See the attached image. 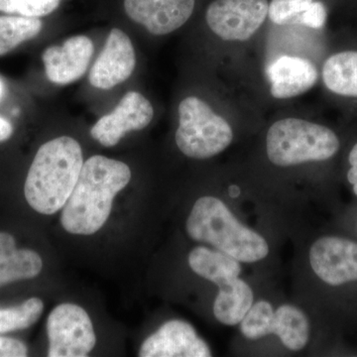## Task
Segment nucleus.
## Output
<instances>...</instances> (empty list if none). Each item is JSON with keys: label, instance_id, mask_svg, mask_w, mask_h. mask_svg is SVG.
Instances as JSON below:
<instances>
[{"label": "nucleus", "instance_id": "2eb2a0df", "mask_svg": "<svg viewBox=\"0 0 357 357\" xmlns=\"http://www.w3.org/2000/svg\"><path fill=\"white\" fill-rule=\"evenodd\" d=\"M43 268L41 256L30 249H18L11 234L0 232V287L38 276Z\"/></svg>", "mask_w": 357, "mask_h": 357}, {"label": "nucleus", "instance_id": "393cba45", "mask_svg": "<svg viewBox=\"0 0 357 357\" xmlns=\"http://www.w3.org/2000/svg\"><path fill=\"white\" fill-rule=\"evenodd\" d=\"M356 231H357V217H356Z\"/></svg>", "mask_w": 357, "mask_h": 357}, {"label": "nucleus", "instance_id": "7ed1b4c3", "mask_svg": "<svg viewBox=\"0 0 357 357\" xmlns=\"http://www.w3.org/2000/svg\"><path fill=\"white\" fill-rule=\"evenodd\" d=\"M130 180V168L123 162L102 155L86 160L63 208V229L79 236L98 232L109 217L115 196Z\"/></svg>", "mask_w": 357, "mask_h": 357}, {"label": "nucleus", "instance_id": "f8f14e48", "mask_svg": "<svg viewBox=\"0 0 357 357\" xmlns=\"http://www.w3.org/2000/svg\"><path fill=\"white\" fill-rule=\"evenodd\" d=\"M196 0H124V9L134 22L156 36L170 34L191 18Z\"/></svg>", "mask_w": 357, "mask_h": 357}, {"label": "nucleus", "instance_id": "aec40b11", "mask_svg": "<svg viewBox=\"0 0 357 357\" xmlns=\"http://www.w3.org/2000/svg\"><path fill=\"white\" fill-rule=\"evenodd\" d=\"M312 0H272L268 7L270 20L277 25H299L302 14Z\"/></svg>", "mask_w": 357, "mask_h": 357}, {"label": "nucleus", "instance_id": "9b49d317", "mask_svg": "<svg viewBox=\"0 0 357 357\" xmlns=\"http://www.w3.org/2000/svg\"><path fill=\"white\" fill-rule=\"evenodd\" d=\"M135 65L132 42L126 33L114 28L89 72V83L100 89L114 88L132 75Z\"/></svg>", "mask_w": 357, "mask_h": 357}, {"label": "nucleus", "instance_id": "a878e982", "mask_svg": "<svg viewBox=\"0 0 357 357\" xmlns=\"http://www.w3.org/2000/svg\"><path fill=\"white\" fill-rule=\"evenodd\" d=\"M0 93H1V86H0Z\"/></svg>", "mask_w": 357, "mask_h": 357}, {"label": "nucleus", "instance_id": "b1692460", "mask_svg": "<svg viewBox=\"0 0 357 357\" xmlns=\"http://www.w3.org/2000/svg\"><path fill=\"white\" fill-rule=\"evenodd\" d=\"M13 126L10 121L0 116V142L9 139L13 134Z\"/></svg>", "mask_w": 357, "mask_h": 357}, {"label": "nucleus", "instance_id": "a211bd4d", "mask_svg": "<svg viewBox=\"0 0 357 357\" xmlns=\"http://www.w3.org/2000/svg\"><path fill=\"white\" fill-rule=\"evenodd\" d=\"M43 310V302L38 298L26 300L17 307H0V333L30 328L38 321Z\"/></svg>", "mask_w": 357, "mask_h": 357}, {"label": "nucleus", "instance_id": "ddd939ff", "mask_svg": "<svg viewBox=\"0 0 357 357\" xmlns=\"http://www.w3.org/2000/svg\"><path fill=\"white\" fill-rule=\"evenodd\" d=\"M93 41L84 35L70 37L62 46H51L42 54L45 73L53 84L66 86L86 74L93 54Z\"/></svg>", "mask_w": 357, "mask_h": 357}, {"label": "nucleus", "instance_id": "5701e85b", "mask_svg": "<svg viewBox=\"0 0 357 357\" xmlns=\"http://www.w3.org/2000/svg\"><path fill=\"white\" fill-rule=\"evenodd\" d=\"M349 168L347 170V182L351 185L352 192L357 197V143L351 148L349 154Z\"/></svg>", "mask_w": 357, "mask_h": 357}, {"label": "nucleus", "instance_id": "423d86ee", "mask_svg": "<svg viewBox=\"0 0 357 357\" xmlns=\"http://www.w3.org/2000/svg\"><path fill=\"white\" fill-rule=\"evenodd\" d=\"M234 141L229 122L215 114L208 103L189 96L178 105L176 145L189 158L206 160L218 156Z\"/></svg>", "mask_w": 357, "mask_h": 357}, {"label": "nucleus", "instance_id": "f257e3e1", "mask_svg": "<svg viewBox=\"0 0 357 357\" xmlns=\"http://www.w3.org/2000/svg\"><path fill=\"white\" fill-rule=\"evenodd\" d=\"M188 237L241 262L258 288L278 285L283 243L245 203L236 184L192 203L185 218Z\"/></svg>", "mask_w": 357, "mask_h": 357}, {"label": "nucleus", "instance_id": "39448f33", "mask_svg": "<svg viewBox=\"0 0 357 357\" xmlns=\"http://www.w3.org/2000/svg\"><path fill=\"white\" fill-rule=\"evenodd\" d=\"M340 140L332 129L298 119L274 122L266 134L265 154L270 165L295 169L333 159Z\"/></svg>", "mask_w": 357, "mask_h": 357}, {"label": "nucleus", "instance_id": "dca6fc26", "mask_svg": "<svg viewBox=\"0 0 357 357\" xmlns=\"http://www.w3.org/2000/svg\"><path fill=\"white\" fill-rule=\"evenodd\" d=\"M328 91L337 96L357 98V51H342L331 56L323 68Z\"/></svg>", "mask_w": 357, "mask_h": 357}, {"label": "nucleus", "instance_id": "4468645a", "mask_svg": "<svg viewBox=\"0 0 357 357\" xmlns=\"http://www.w3.org/2000/svg\"><path fill=\"white\" fill-rule=\"evenodd\" d=\"M267 74L271 82V95L280 100L306 93L319 79L318 70L312 62L291 56L275 60L268 68Z\"/></svg>", "mask_w": 357, "mask_h": 357}, {"label": "nucleus", "instance_id": "f03ea898", "mask_svg": "<svg viewBox=\"0 0 357 357\" xmlns=\"http://www.w3.org/2000/svg\"><path fill=\"white\" fill-rule=\"evenodd\" d=\"M312 344L309 314L274 285L257 289L230 345L239 356H295L310 354Z\"/></svg>", "mask_w": 357, "mask_h": 357}, {"label": "nucleus", "instance_id": "9d476101", "mask_svg": "<svg viewBox=\"0 0 357 357\" xmlns=\"http://www.w3.org/2000/svg\"><path fill=\"white\" fill-rule=\"evenodd\" d=\"M153 116L151 102L137 91H128L112 112L98 119L91 135L102 146L114 147L126 133L147 128Z\"/></svg>", "mask_w": 357, "mask_h": 357}, {"label": "nucleus", "instance_id": "f3484780", "mask_svg": "<svg viewBox=\"0 0 357 357\" xmlns=\"http://www.w3.org/2000/svg\"><path fill=\"white\" fill-rule=\"evenodd\" d=\"M43 23L40 18L6 14L0 15V56L38 36Z\"/></svg>", "mask_w": 357, "mask_h": 357}, {"label": "nucleus", "instance_id": "4be33fe9", "mask_svg": "<svg viewBox=\"0 0 357 357\" xmlns=\"http://www.w3.org/2000/svg\"><path fill=\"white\" fill-rule=\"evenodd\" d=\"M27 354V347L22 342L0 335V357H25Z\"/></svg>", "mask_w": 357, "mask_h": 357}, {"label": "nucleus", "instance_id": "20e7f679", "mask_svg": "<svg viewBox=\"0 0 357 357\" xmlns=\"http://www.w3.org/2000/svg\"><path fill=\"white\" fill-rule=\"evenodd\" d=\"M83 165V150L74 138L61 136L45 143L35 155L26 177V201L42 215L62 210Z\"/></svg>", "mask_w": 357, "mask_h": 357}, {"label": "nucleus", "instance_id": "412c9836", "mask_svg": "<svg viewBox=\"0 0 357 357\" xmlns=\"http://www.w3.org/2000/svg\"><path fill=\"white\" fill-rule=\"evenodd\" d=\"M326 9L323 2L312 1L306 11L301 16L299 25L307 26L314 29H321L326 24Z\"/></svg>", "mask_w": 357, "mask_h": 357}, {"label": "nucleus", "instance_id": "6e6552de", "mask_svg": "<svg viewBox=\"0 0 357 357\" xmlns=\"http://www.w3.org/2000/svg\"><path fill=\"white\" fill-rule=\"evenodd\" d=\"M268 7V0H215L206 10V22L225 41H246L266 20Z\"/></svg>", "mask_w": 357, "mask_h": 357}, {"label": "nucleus", "instance_id": "0eeeda50", "mask_svg": "<svg viewBox=\"0 0 357 357\" xmlns=\"http://www.w3.org/2000/svg\"><path fill=\"white\" fill-rule=\"evenodd\" d=\"M49 357H86L96 344L88 312L75 304H61L47 321Z\"/></svg>", "mask_w": 357, "mask_h": 357}, {"label": "nucleus", "instance_id": "6ab92c4d", "mask_svg": "<svg viewBox=\"0 0 357 357\" xmlns=\"http://www.w3.org/2000/svg\"><path fill=\"white\" fill-rule=\"evenodd\" d=\"M60 3L61 0H0V13L40 18L54 13Z\"/></svg>", "mask_w": 357, "mask_h": 357}, {"label": "nucleus", "instance_id": "1a4fd4ad", "mask_svg": "<svg viewBox=\"0 0 357 357\" xmlns=\"http://www.w3.org/2000/svg\"><path fill=\"white\" fill-rule=\"evenodd\" d=\"M140 357H211L213 351L189 323L169 319L159 326L140 347Z\"/></svg>", "mask_w": 357, "mask_h": 357}]
</instances>
